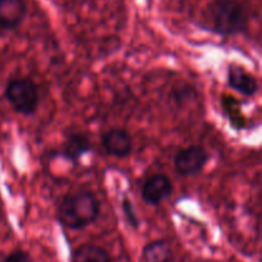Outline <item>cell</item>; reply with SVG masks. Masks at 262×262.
Segmentation results:
<instances>
[{"instance_id":"3957f363","label":"cell","mask_w":262,"mask_h":262,"mask_svg":"<svg viewBox=\"0 0 262 262\" xmlns=\"http://www.w3.org/2000/svg\"><path fill=\"white\" fill-rule=\"evenodd\" d=\"M5 97L14 112L23 115L35 114L38 105V91L30 78H17L8 83Z\"/></svg>"},{"instance_id":"7a4b0ae2","label":"cell","mask_w":262,"mask_h":262,"mask_svg":"<svg viewBox=\"0 0 262 262\" xmlns=\"http://www.w3.org/2000/svg\"><path fill=\"white\" fill-rule=\"evenodd\" d=\"M100 215V201L92 192L82 191L67 194L58 207V220L72 230L91 225Z\"/></svg>"},{"instance_id":"8992f818","label":"cell","mask_w":262,"mask_h":262,"mask_svg":"<svg viewBox=\"0 0 262 262\" xmlns=\"http://www.w3.org/2000/svg\"><path fill=\"white\" fill-rule=\"evenodd\" d=\"M102 146L109 155L125 158L132 152V138L127 130L112 128L102 136Z\"/></svg>"},{"instance_id":"7c38bea8","label":"cell","mask_w":262,"mask_h":262,"mask_svg":"<svg viewBox=\"0 0 262 262\" xmlns=\"http://www.w3.org/2000/svg\"><path fill=\"white\" fill-rule=\"evenodd\" d=\"M122 209H123V212H124L125 219H127V222L129 223L130 227H133L135 229H137V228L140 227V220H138L137 215H136V212H135V209H133L132 201H130L128 197H123Z\"/></svg>"},{"instance_id":"5b68a950","label":"cell","mask_w":262,"mask_h":262,"mask_svg":"<svg viewBox=\"0 0 262 262\" xmlns=\"http://www.w3.org/2000/svg\"><path fill=\"white\" fill-rule=\"evenodd\" d=\"M173 182L165 174H155L145 182L142 187V199L146 204L158 206L173 193Z\"/></svg>"},{"instance_id":"277c9868","label":"cell","mask_w":262,"mask_h":262,"mask_svg":"<svg viewBox=\"0 0 262 262\" xmlns=\"http://www.w3.org/2000/svg\"><path fill=\"white\" fill-rule=\"evenodd\" d=\"M209 152L199 145L182 148L174 159V166L179 176L189 177L201 173L209 161Z\"/></svg>"},{"instance_id":"ba28073f","label":"cell","mask_w":262,"mask_h":262,"mask_svg":"<svg viewBox=\"0 0 262 262\" xmlns=\"http://www.w3.org/2000/svg\"><path fill=\"white\" fill-rule=\"evenodd\" d=\"M228 83L234 91L253 97L258 92V82L243 67L232 64L228 69Z\"/></svg>"},{"instance_id":"30bf717a","label":"cell","mask_w":262,"mask_h":262,"mask_svg":"<svg viewBox=\"0 0 262 262\" xmlns=\"http://www.w3.org/2000/svg\"><path fill=\"white\" fill-rule=\"evenodd\" d=\"M71 262H112V258L102 247L86 243L73 251Z\"/></svg>"},{"instance_id":"52a82bcc","label":"cell","mask_w":262,"mask_h":262,"mask_svg":"<svg viewBox=\"0 0 262 262\" xmlns=\"http://www.w3.org/2000/svg\"><path fill=\"white\" fill-rule=\"evenodd\" d=\"M27 13L25 0H0V30L10 31L23 22Z\"/></svg>"},{"instance_id":"4fadbf2b","label":"cell","mask_w":262,"mask_h":262,"mask_svg":"<svg viewBox=\"0 0 262 262\" xmlns=\"http://www.w3.org/2000/svg\"><path fill=\"white\" fill-rule=\"evenodd\" d=\"M3 262H33V261L27 252H25V251L22 250H17V251H13L12 253H9V255L3 260Z\"/></svg>"},{"instance_id":"6da1fadb","label":"cell","mask_w":262,"mask_h":262,"mask_svg":"<svg viewBox=\"0 0 262 262\" xmlns=\"http://www.w3.org/2000/svg\"><path fill=\"white\" fill-rule=\"evenodd\" d=\"M250 9L243 0H211L204 13V27L222 36L245 32Z\"/></svg>"},{"instance_id":"8fae6325","label":"cell","mask_w":262,"mask_h":262,"mask_svg":"<svg viewBox=\"0 0 262 262\" xmlns=\"http://www.w3.org/2000/svg\"><path fill=\"white\" fill-rule=\"evenodd\" d=\"M143 262H171L173 253L165 241H152L142 251Z\"/></svg>"},{"instance_id":"9c48e42d","label":"cell","mask_w":262,"mask_h":262,"mask_svg":"<svg viewBox=\"0 0 262 262\" xmlns=\"http://www.w3.org/2000/svg\"><path fill=\"white\" fill-rule=\"evenodd\" d=\"M90 147L91 145H90L89 138L86 136L76 133V135L69 136L68 140L66 141L61 148V156L72 163H77L82 158V155L89 152Z\"/></svg>"}]
</instances>
